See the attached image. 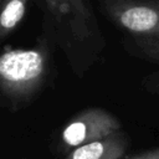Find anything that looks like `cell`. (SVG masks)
<instances>
[{
  "instance_id": "obj_2",
  "label": "cell",
  "mask_w": 159,
  "mask_h": 159,
  "mask_svg": "<svg viewBox=\"0 0 159 159\" xmlns=\"http://www.w3.org/2000/svg\"><path fill=\"white\" fill-rule=\"evenodd\" d=\"M51 21L55 30H60V36L68 41L102 40L96 16L88 4L81 0H45L39 2ZM63 40V41H65Z\"/></svg>"
},
{
  "instance_id": "obj_9",
  "label": "cell",
  "mask_w": 159,
  "mask_h": 159,
  "mask_svg": "<svg viewBox=\"0 0 159 159\" xmlns=\"http://www.w3.org/2000/svg\"><path fill=\"white\" fill-rule=\"evenodd\" d=\"M157 88H158V89H157V91H158V92H159V86H158V87H157Z\"/></svg>"
},
{
  "instance_id": "obj_6",
  "label": "cell",
  "mask_w": 159,
  "mask_h": 159,
  "mask_svg": "<svg viewBox=\"0 0 159 159\" xmlns=\"http://www.w3.org/2000/svg\"><path fill=\"white\" fill-rule=\"evenodd\" d=\"M27 11L26 0H10L0 4V40L14 31Z\"/></svg>"
},
{
  "instance_id": "obj_8",
  "label": "cell",
  "mask_w": 159,
  "mask_h": 159,
  "mask_svg": "<svg viewBox=\"0 0 159 159\" xmlns=\"http://www.w3.org/2000/svg\"><path fill=\"white\" fill-rule=\"evenodd\" d=\"M130 159H159V148H154L148 152L140 153L139 155H135Z\"/></svg>"
},
{
  "instance_id": "obj_7",
  "label": "cell",
  "mask_w": 159,
  "mask_h": 159,
  "mask_svg": "<svg viewBox=\"0 0 159 159\" xmlns=\"http://www.w3.org/2000/svg\"><path fill=\"white\" fill-rule=\"evenodd\" d=\"M133 42L144 56L159 63V37H134Z\"/></svg>"
},
{
  "instance_id": "obj_5",
  "label": "cell",
  "mask_w": 159,
  "mask_h": 159,
  "mask_svg": "<svg viewBox=\"0 0 159 159\" xmlns=\"http://www.w3.org/2000/svg\"><path fill=\"white\" fill-rule=\"evenodd\" d=\"M128 147V135L119 130L103 139L75 148L65 159H120Z\"/></svg>"
},
{
  "instance_id": "obj_1",
  "label": "cell",
  "mask_w": 159,
  "mask_h": 159,
  "mask_svg": "<svg viewBox=\"0 0 159 159\" xmlns=\"http://www.w3.org/2000/svg\"><path fill=\"white\" fill-rule=\"evenodd\" d=\"M47 72L46 47L5 51L0 55V92L12 102H24L41 88Z\"/></svg>"
},
{
  "instance_id": "obj_4",
  "label": "cell",
  "mask_w": 159,
  "mask_h": 159,
  "mask_svg": "<svg viewBox=\"0 0 159 159\" xmlns=\"http://www.w3.org/2000/svg\"><path fill=\"white\" fill-rule=\"evenodd\" d=\"M120 122L103 108H87L71 118L61 133L62 143L68 148L103 139L120 130Z\"/></svg>"
},
{
  "instance_id": "obj_3",
  "label": "cell",
  "mask_w": 159,
  "mask_h": 159,
  "mask_svg": "<svg viewBox=\"0 0 159 159\" xmlns=\"http://www.w3.org/2000/svg\"><path fill=\"white\" fill-rule=\"evenodd\" d=\"M99 6L134 37H159V0H102Z\"/></svg>"
}]
</instances>
